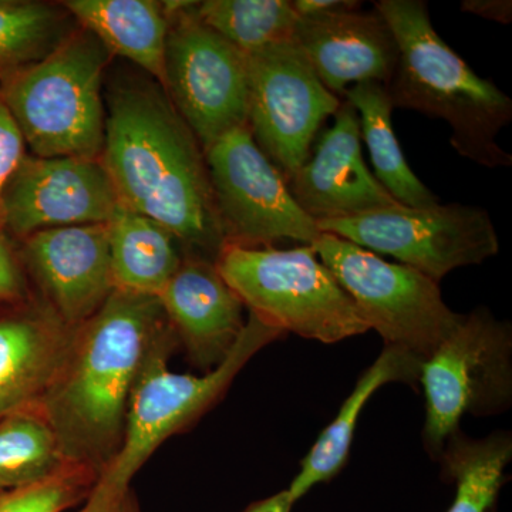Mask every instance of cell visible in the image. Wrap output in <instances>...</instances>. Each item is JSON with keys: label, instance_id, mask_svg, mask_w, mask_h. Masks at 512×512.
Instances as JSON below:
<instances>
[{"label": "cell", "instance_id": "obj_29", "mask_svg": "<svg viewBox=\"0 0 512 512\" xmlns=\"http://www.w3.org/2000/svg\"><path fill=\"white\" fill-rule=\"evenodd\" d=\"M25 154L26 144L22 134L8 107L0 99V231H3V190Z\"/></svg>", "mask_w": 512, "mask_h": 512}, {"label": "cell", "instance_id": "obj_6", "mask_svg": "<svg viewBox=\"0 0 512 512\" xmlns=\"http://www.w3.org/2000/svg\"><path fill=\"white\" fill-rule=\"evenodd\" d=\"M217 268L249 312L284 333L338 343L369 330L311 245L291 249L227 245Z\"/></svg>", "mask_w": 512, "mask_h": 512}, {"label": "cell", "instance_id": "obj_11", "mask_svg": "<svg viewBox=\"0 0 512 512\" xmlns=\"http://www.w3.org/2000/svg\"><path fill=\"white\" fill-rule=\"evenodd\" d=\"M225 244L269 248L312 245L322 235L301 210L278 168L256 146L248 126L235 128L205 151Z\"/></svg>", "mask_w": 512, "mask_h": 512}, {"label": "cell", "instance_id": "obj_13", "mask_svg": "<svg viewBox=\"0 0 512 512\" xmlns=\"http://www.w3.org/2000/svg\"><path fill=\"white\" fill-rule=\"evenodd\" d=\"M3 232L22 241L43 229L106 224L119 204L101 157L26 153L2 195Z\"/></svg>", "mask_w": 512, "mask_h": 512}, {"label": "cell", "instance_id": "obj_18", "mask_svg": "<svg viewBox=\"0 0 512 512\" xmlns=\"http://www.w3.org/2000/svg\"><path fill=\"white\" fill-rule=\"evenodd\" d=\"M76 332L39 295L0 316V419L40 403L63 369Z\"/></svg>", "mask_w": 512, "mask_h": 512}, {"label": "cell", "instance_id": "obj_9", "mask_svg": "<svg viewBox=\"0 0 512 512\" xmlns=\"http://www.w3.org/2000/svg\"><path fill=\"white\" fill-rule=\"evenodd\" d=\"M163 3V89L205 153L229 131L248 126L247 55L198 18V2Z\"/></svg>", "mask_w": 512, "mask_h": 512}, {"label": "cell", "instance_id": "obj_26", "mask_svg": "<svg viewBox=\"0 0 512 512\" xmlns=\"http://www.w3.org/2000/svg\"><path fill=\"white\" fill-rule=\"evenodd\" d=\"M197 15L244 53L289 42L298 23L289 0H205Z\"/></svg>", "mask_w": 512, "mask_h": 512}, {"label": "cell", "instance_id": "obj_12", "mask_svg": "<svg viewBox=\"0 0 512 512\" xmlns=\"http://www.w3.org/2000/svg\"><path fill=\"white\" fill-rule=\"evenodd\" d=\"M245 55L249 130L288 183L311 157L320 126L338 113L342 100L323 86L291 40Z\"/></svg>", "mask_w": 512, "mask_h": 512}, {"label": "cell", "instance_id": "obj_28", "mask_svg": "<svg viewBox=\"0 0 512 512\" xmlns=\"http://www.w3.org/2000/svg\"><path fill=\"white\" fill-rule=\"evenodd\" d=\"M26 278L15 241L0 231V302L19 305L28 301L32 293Z\"/></svg>", "mask_w": 512, "mask_h": 512}, {"label": "cell", "instance_id": "obj_23", "mask_svg": "<svg viewBox=\"0 0 512 512\" xmlns=\"http://www.w3.org/2000/svg\"><path fill=\"white\" fill-rule=\"evenodd\" d=\"M511 460L510 431H494L484 439H471L461 430L451 434L439 458L443 474L456 484L447 512H493Z\"/></svg>", "mask_w": 512, "mask_h": 512}, {"label": "cell", "instance_id": "obj_33", "mask_svg": "<svg viewBox=\"0 0 512 512\" xmlns=\"http://www.w3.org/2000/svg\"><path fill=\"white\" fill-rule=\"evenodd\" d=\"M80 512H141V510L138 507L136 497L131 493V490H128L127 493L107 501L106 504L100 505V507L94 508V510H82Z\"/></svg>", "mask_w": 512, "mask_h": 512}, {"label": "cell", "instance_id": "obj_21", "mask_svg": "<svg viewBox=\"0 0 512 512\" xmlns=\"http://www.w3.org/2000/svg\"><path fill=\"white\" fill-rule=\"evenodd\" d=\"M106 229L114 289L160 295L185 255L173 232L120 201Z\"/></svg>", "mask_w": 512, "mask_h": 512}, {"label": "cell", "instance_id": "obj_3", "mask_svg": "<svg viewBox=\"0 0 512 512\" xmlns=\"http://www.w3.org/2000/svg\"><path fill=\"white\" fill-rule=\"evenodd\" d=\"M375 9L389 23L399 47L386 84L393 109L446 121L454 150L481 167H511V154L497 143L512 120L510 97L478 76L441 39L423 0H379Z\"/></svg>", "mask_w": 512, "mask_h": 512}, {"label": "cell", "instance_id": "obj_7", "mask_svg": "<svg viewBox=\"0 0 512 512\" xmlns=\"http://www.w3.org/2000/svg\"><path fill=\"white\" fill-rule=\"evenodd\" d=\"M426 399L423 443L439 461L444 444L466 414L490 417L512 402V328L478 306L421 365Z\"/></svg>", "mask_w": 512, "mask_h": 512}, {"label": "cell", "instance_id": "obj_1", "mask_svg": "<svg viewBox=\"0 0 512 512\" xmlns=\"http://www.w3.org/2000/svg\"><path fill=\"white\" fill-rule=\"evenodd\" d=\"M101 161L121 204L170 229L185 255L217 264L227 247L204 150L163 86L114 76L104 90Z\"/></svg>", "mask_w": 512, "mask_h": 512}, {"label": "cell", "instance_id": "obj_10", "mask_svg": "<svg viewBox=\"0 0 512 512\" xmlns=\"http://www.w3.org/2000/svg\"><path fill=\"white\" fill-rule=\"evenodd\" d=\"M322 234L336 235L377 255L440 282L454 269L480 265L500 252V241L487 210L473 205H406L316 222Z\"/></svg>", "mask_w": 512, "mask_h": 512}, {"label": "cell", "instance_id": "obj_14", "mask_svg": "<svg viewBox=\"0 0 512 512\" xmlns=\"http://www.w3.org/2000/svg\"><path fill=\"white\" fill-rule=\"evenodd\" d=\"M18 245L40 298L72 328L92 318L114 291L106 224L43 229Z\"/></svg>", "mask_w": 512, "mask_h": 512}, {"label": "cell", "instance_id": "obj_8", "mask_svg": "<svg viewBox=\"0 0 512 512\" xmlns=\"http://www.w3.org/2000/svg\"><path fill=\"white\" fill-rule=\"evenodd\" d=\"M311 247L384 346L426 360L463 319L444 302L439 282L410 266L384 261L336 235L322 234Z\"/></svg>", "mask_w": 512, "mask_h": 512}, {"label": "cell", "instance_id": "obj_25", "mask_svg": "<svg viewBox=\"0 0 512 512\" xmlns=\"http://www.w3.org/2000/svg\"><path fill=\"white\" fill-rule=\"evenodd\" d=\"M77 26L62 2L0 0V74L39 62Z\"/></svg>", "mask_w": 512, "mask_h": 512}, {"label": "cell", "instance_id": "obj_19", "mask_svg": "<svg viewBox=\"0 0 512 512\" xmlns=\"http://www.w3.org/2000/svg\"><path fill=\"white\" fill-rule=\"evenodd\" d=\"M424 360L407 350L384 346L375 362L367 367L346 397L338 414L301 461V470L288 490L293 503L305 497L318 484L329 483L345 468L360 414L373 394L390 383L419 384Z\"/></svg>", "mask_w": 512, "mask_h": 512}, {"label": "cell", "instance_id": "obj_31", "mask_svg": "<svg viewBox=\"0 0 512 512\" xmlns=\"http://www.w3.org/2000/svg\"><path fill=\"white\" fill-rule=\"evenodd\" d=\"M298 18L329 15L342 10H357L362 2L356 0H289Z\"/></svg>", "mask_w": 512, "mask_h": 512}, {"label": "cell", "instance_id": "obj_34", "mask_svg": "<svg viewBox=\"0 0 512 512\" xmlns=\"http://www.w3.org/2000/svg\"><path fill=\"white\" fill-rule=\"evenodd\" d=\"M494 512V511H493Z\"/></svg>", "mask_w": 512, "mask_h": 512}, {"label": "cell", "instance_id": "obj_2", "mask_svg": "<svg viewBox=\"0 0 512 512\" xmlns=\"http://www.w3.org/2000/svg\"><path fill=\"white\" fill-rule=\"evenodd\" d=\"M168 325L157 296L114 289L77 328L63 369L37 404L67 466L97 480L116 457L134 384L154 340Z\"/></svg>", "mask_w": 512, "mask_h": 512}, {"label": "cell", "instance_id": "obj_5", "mask_svg": "<svg viewBox=\"0 0 512 512\" xmlns=\"http://www.w3.org/2000/svg\"><path fill=\"white\" fill-rule=\"evenodd\" d=\"M113 55L77 26L39 62L0 74V99L36 157H100Z\"/></svg>", "mask_w": 512, "mask_h": 512}, {"label": "cell", "instance_id": "obj_30", "mask_svg": "<svg viewBox=\"0 0 512 512\" xmlns=\"http://www.w3.org/2000/svg\"><path fill=\"white\" fill-rule=\"evenodd\" d=\"M460 9L470 15L501 23V25L512 22L511 0H463L460 3Z\"/></svg>", "mask_w": 512, "mask_h": 512}, {"label": "cell", "instance_id": "obj_15", "mask_svg": "<svg viewBox=\"0 0 512 512\" xmlns=\"http://www.w3.org/2000/svg\"><path fill=\"white\" fill-rule=\"evenodd\" d=\"M286 184L296 204L315 222L399 205L367 168L359 116L346 100L333 126L320 134L313 156Z\"/></svg>", "mask_w": 512, "mask_h": 512}, {"label": "cell", "instance_id": "obj_22", "mask_svg": "<svg viewBox=\"0 0 512 512\" xmlns=\"http://www.w3.org/2000/svg\"><path fill=\"white\" fill-rule=\"evenodd\" d=\"M359 116L360 134L365 138L375 168V178L384 190L410 208H430L439 198L413 173L393 130V106L386 86L377 82L357 83L343 94Z\"/></svg>", "mask_w": 512, "mask_h": 512}, {"label": "cell", "instance_id": "obj_4", "mask_svg": "<svg viewBox=\"0 0 512 512\" xmlns=\"http://www.w3.org/2000/svg\"><path fill=\"white\" fill-rule=\"evenodd\" d=\"M285 335L249 312L241 335L221 365L201 376L183 375L168 367L171 352L180 343L168 325L154 340L134 384L120 450L93 484L83 510H94L127 493L131 480L154 451L220 402L249 360Z\"/></svg>", "mask_w": 512, "mask_h": 512}, {"label": "cell", "instance_id": "obj_27", "mask_svg": "<svg viewBox=\"0 0 512 512\" xmlns=\"http://www.w3.org/2000/svg\"><path fill=\"white\" fill-rule=\"evenodd\" d=\"M94 483L92 474L70 468L42 483L0 493V512H64L86 500Z\"/></svg>", "mask_w": 512, "mask_h": 512}, {"label": "cell", "instance_id": "obj_24", "mask_svg": "<svg viewBox=\"0 0 512 512\" xmlns=\"http://www.w3.org/2000/svg\"><path fill=\"white\" fill-rule=\"evenodd\" d=\"M70 468L39 407L0 419V493L42 483Z\"/></svg>", "mask_w": 512, "mask_h": 512}, {"label": "cell", "instance_id": "obj_16", "mask_svg": "<svg viewBox=\"0 0 512 512\" xmlns=\"http://www.w3.org/2000/svg\"><path fill=\"white\" fill-rule=\"evenodd\" d=\"M291 42L323 86L338 97L350 83L386 86L399 57L396 36L376 9L298 18Z\"/></svg>", "mask_w": 512, "mask_h": 512}, {"label": "cell", "instance_id": "obj_17", "mask_svg": "<svg viewBox=\"0 0 512 512\" xmlns=\"http://www.w3.org/2000/svg\"><path fill=\"white\" fill-rule=\"evenodd\" d=\"M160 299L178 342L191 363L207 373L224 362L245 320L244 305L227 285L215 262L184 255Z\"/></svg>", "mask_w": 512, "mask_h": 512}, {"label": "cell", "instance_id": "obj_32", "mask_svg": "<svg viewBox=\"0 0 512 512\" xmlns=\"http://www.w3.org/2000/svg\"><path fill=\"white\" fill-rule=\"evenodd\" d=\"M293 504L288 490H284L264 500L255 501L242 512H292Z\"/></svg>", "mask_w": 512, "mask_h": 512}, {"label": "cell", "instance_id": "obj_20", "mask_svg": "<svg viewBox=\"0 0 512 512\" xmlns=\"http://www.w3.org/2000/svg\"><path fill=\"white\" fill-rule=\"evenodd\" d=\"M77 25L163 86L168 18L157 0H66Z\"/></svg>", "mask_w": 512, "mask_h": 512}]
</instances>
